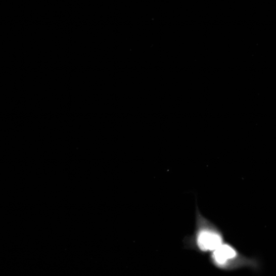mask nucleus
I'll list each match as a JSON object with an SVG mask.
<instances>
[{"mask_svg":"<svg viewBox=\"0 0 276 276\" xmlns=\"http://www.w3.org/2000/svg\"><path fill=\"white\" fill-rule=\"evenodd\" d=\"M195 238L197 247L202 252L215 250L222 245L220 236L210 229L199 228Z\"/></svg>","mask_w":276,"mask_h":276,"instance_id":"1","label":"nucleus"},{"mask_svg":"<svg viewBox=\"0 0 276 276\" xmlns=\"http://www.w3.org/2000/svg\"><path fill=\"white\" fill-rule=\"evenodd\" d=\"M237 255L236 251L233 247L228 245H220L214 253V258L219 264H223L232 260Z\"/></svg>","mask_w":276,"mask_h":276,"instance_id":"2","label":"nucleus"}]
</instances>
